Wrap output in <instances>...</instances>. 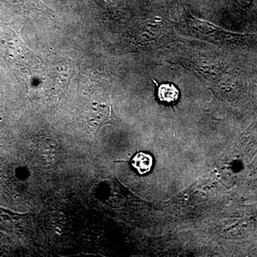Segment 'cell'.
<instances>
[{
    "label": "cell",
    "instance_id": "cell-4",
    "mask_svg": "<svg viewBox=\"0 0 257 257\" xmlns=\"http://www.w3.org/2000/svg\"><path fill=\"white\" fill-rule=\"evenodd\" d=\"M238 1H239L240 5H242V6H247L251 3L252 0H238Z\"/></svg>",
    "mask_w": 257,
    "mask_h": 257
},
{
    "label": "cell",
    "instance_id": "cell-2",
    "mask_svg": "<svg viewBox=\"0 0 257 257\" xmlns=\"http://www.w3.org/2000/svg\"><path fill=\"white\" fill-rule=\"evenodd\" d=\"M131 164L140 175H145L151 171L153 166V158L149 154L139 152L133 157Z\"/></svg>",
    "mask_w": 257,
    "mask_h": 257
},
{
    "label": "cell",
    "instance_id": "cell-1",
    "mask_svg": "<svg viewBox=\"0 0 257 257\" xmlns=\"http://www.w3.org/2000/svg\"><path fill=\"white\" fill-rule=\"evenodd\" d=\"M182 26L191 35L198 37L216 44L224 45H242L248 43L250 37L248 34L234 33L223 30L207 21L199 20L187 11L184 14Z\"/></svg>",
    "mask_w": 257,
    "mask_h": 257
},
{
    "label": "cell",
    "instance_id": "cell-3",
    "mask_svg": "<svg viewBox=\"0 0 257 257\" xmlns=\"http://www.w3.org/2000/svg\"><path fill=\"white\" fill-rule=\"evenodd\" d=\"M179 95L178 89L173 84H162L158 89V97L161 101L172 103L177 100Z\"/></svg>",
    "mask_w": 257,
    "mask_h": 257
}]
</instances>
